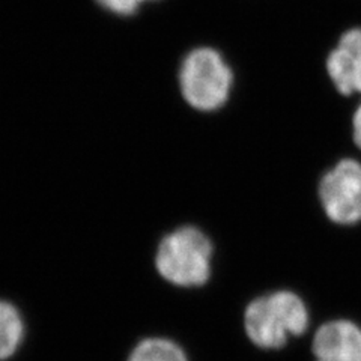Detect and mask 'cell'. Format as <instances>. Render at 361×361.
I'll use <instances>...</instances> for the list:
<instances>
[{
	"mask_svg": "<svg viewBox=\"0 0 361 361\" xmlns=\"http://www.w3.org/2000/svg\"><path fill=\"white\" fill-rule=\"evenodd\" d=\"M314 325L310 304L290 288L259 293L243 310V331L253 348L280 353L292 342L310 336Z\"/></svg>",
	"mask_w": 361,
	"mask_h": 361,
	"instance_id": "6da1fadb",
	"label": "cell"
},
{
	"mask_svg": "<svg viewBox=\"0 0 361 361\" xmlns=\"http://www.w3.org/2000/svg\"><path fill=\"white\" fill-rule=\"evenodd\" d=\"M217 262V244L196 224L178 226L157 247L155 268L167 283L183 289L208 286Z\"/></svg>",
	"mask_w": 361,
	"mask_h": 361,
	"instance_id": "7a4b0ae2",
	"label": "cell"
},
{
	"mask_svg": "<svg viewBox=\"0 0 361 361\" xmlns=\"http://www.w3.org/2000/svg\"><path fill=\"white\" fill-rule=\"evenodd\" d=\"M180 95L199 113H217L231 103L235 73L224 56L214 47L188 51L178 73Z\"/></svg>",
	"mask_w": 361,
	"mask_h": 361,
	"instance_id": "3957f363",
	"label": "cell"
},
{
	"mask_svg": "<svg viewBox=\"0 0 361 361\" xmlns=\"http://www.w3.org/2000/svg\"><path fill=\"white\" fill-rule=\"evenodd\" d=\"M316 199L324 217L333 226L343 229L361 226L360 158L345 155L325 169L316 184Z\"/></svg>",
	"mask_w": 361,
	"mask_h": 361,
	"instance_id": "277c9868",
	"label": "cell"
},
{
	"mask_svg": "<svg viewBox=\"0 0 361 361\" xmlns=\"http://www.w3.org/2000/svg\"><path fill=\"white\" fill-rule=\"evenodd\" d=\"M312 361H361V324L346 316L319 322L309 336Z\"/></svg>",
	"mask_w": 361,
	"mask_h": 361,
	"instance_id": "5b68a950",
	"label": "cell"
},
{
	"mask_svg": "<svg viewBox=\"0 0 361 361\" xmlns=\"http://www.w3.org/2000/svg\"><path fill=\"white\" fill-rule=\"evenodd\" d=\"M329 82L343 98L361 95V26L345 30L326 54Z\"/></svg>",
	"mask_w": 361,
	"mask_h": 361,
	"instance_id": "8992f818",
	"label": "cell"
},
{
	"mask_svg": "<svg viewBox=\"0 0 361 361\" xmlns=\"http://www.w3.org/2000/svg\"><path fill=\"white\" fill-rule=\"evenodd\" d=\"M128 361H190L185 349L166 337L145 338L133 349Z\"/></svg>",
	"mask_w": 361,
	"mask_h": 361,
	"instance_id": "52a82bcc",
	"label": "cell"
},
{
	"mask_svg": "<svg viewBox=\"0 0 361 361\" xmlns=\"http://www.w3.org/2000/svg\"><path fill=\"white\" fill-rule=\"evenodd\" d=\"M25 334V324H23L18 310L6 301H0V361L13 355Z\"/></svg>",
	"mask_w": 361,
	"mask_h": 361,
	"instance_id": "ba28073f",
	"label": "cell"
},
{
	"mask_svg": "<svg viewBox=\"0 0 361 361\" xmlns=\"http://www.w3.org/2000/svg\"><path fill=\"white\" fill-rule=\"evenodd\" d=\"M146 2H155V0H97V4L106 11L116 16H133Z\"/></svg>",
	"mask_w": 361,
	"mask_h": 361,
	"instance_id": "9c48e42d",
	"label": "cell"
},
{
	"mask_svg": "<svg viewBox=\"0 0 361 361\" xmlns=\"http://www.w3.org/2000/svg\"><path fill=\"white\" fill-rule=\"evenodd\" d=\"M351 140L354 149L361 155V103L351 113Z\"/></svg>",
	"mask_w": 361,
	"mask_h": 361,
	"instance_id": "30bf717a",
	"label": "cell"
}]
</instances>
